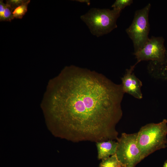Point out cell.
Segmentation results:
<instances>
[{"label": "cell", "instance_id": "6da1fadb", "mask_svg": "<svg viewBox=\"0 0 167 167\" xmlns=\"http://www.w3.org/2000/svg\"><path fill=\"white\" fill-rule=\"evenodd\" d=\"M44 108L56 137L73 142L117 140L121 84L95 71L65 67L49 84Z\"/></svg>", "mask_w": 167, "mask_h": 167}, {"label": "cell", "instance_id": "7a4b0ae2", "mask_svg": "<svg viewBox=\"0 0 167 167\" xmlns=\"http://www.w3.org/2000/svg\"><path fill=\"white\" fill-rule=\"evenodd\" d=\"M137 134V144L144 159L154 152L167 147V120L148 124Z\"/></svg>", "mask_w": 167, "mask_h": 167}, {"label": "cell", "instance_id": "3957f363", "mask_svg": "<svg viewBox=\"0 0 167 167\" xmlns=\"http://www.w3.org/2000/svg\"><path fill=\"white\" fill-rule=\"evenodd\" d=\"M121 11L113 9L93 8L81 16L91 33L99 37L110 33L117 27V21Z\"/></svg>", "mask_w": 167, "mask_h": 167}, {"label": "cell", "instance_id": "277c9868", "mask_svg": "<svg viewBox=\"0 0 167 167\" xmlns=\"http://www.w3.org/2000/svg\"><path fill=\"white\" fill-rule=\"evenodd\" d=\"M151 6V4L148 3L143 8L135 11L131 24L126 30L133 42L134 53L142 49L149 39L148 14Z\"/></svg>", "mask_w": 167, "mask_h": 167}, {"label": "cell", "instance_id": "5b68a950", "mask_svg": "<svg viewBox=\"0 0 167 167\" xmlns=\"http://www.w3.org/2000/svg\"><path fill=\"white\" fill-rule=\"evenodd\" d=\"M137 134L122 133L117 140L115 154L123 167H135L143 159L137 144Z\"/></svg>", "mask_w": 167, "mask_h": 167}, {"label": "cell", "instance_id": "8992f818", "mask_svg": "<svg viewBox=\"0 0 167 167\" xmlns=\"http://www.w3.org/2000/svg\"><path fill=\"white\" fill-rule=\"evenodd\" d=\"M162 37L152 36L143 48L134 53L137 64L142 61H150L160 65L167 64V49Z\"/></svg>", "mask_w": 167, "mask_h": 167}, {"label": "cell", "instance_id": "52a82bcc", "mask_svg": "<svg viewBox=\"0 0 167 167\" xmlns=\"http://www.w3.org/2000/svg\"><path fill=\"white\" fill-rule=\"evenodd\" d=\"M136 63L126 69L125 74L121 78L122 88L123 92L129 94L135 98L141 99L143 97L141 88L142 83L135 75L133 72Z\"/></svg>", "mask_w": 167, "mask_h": 167}, {"label": "cell", "instance_id": "ba28073f", "mask_svg": "<svg viewBox=\"0 0 167 167\" xmlns=\"http://www.w3.org/2000/svg\"><path fill=\"white\" fill-rule=\"evenodd\" d=\"M118 143L113 140L96 143L98 160H104L115 154Z\"/></svg>", "mask_w": 167, "mask_h": 167}, {"label": "cell", "instance_id": "9c48e42d", "mask_svg": "<svg viewBox=\"0 0 167 167\" xmlns=\"http://www.w3.org/2000/svg\"><path fill=\"white\" fill-rule=\"evenodd\" d=\"M99 167H123L118 160L116 154L102 160Z\"/></svg>", "mask_w": 167, "mask_h": 167}, {"label": "cell", "instance_id": "30bf717a", "mask_svg": "<svg viewBox=\"0 0 167 167\" xmlns=\"http://www.w3.org/2000/svg\"><path fill=\"white\" fill-rule=\"evenodd\" d=\"M30 2V0H28L27 2L14 9L13 14L14 18L21 19L23 17L27 11L28 6Z\"/></svg>", "mask_w": 167, "mask_h": 167}, {"label": "cell", "instance_id": "8fae6325", "mask_svg": "<svg viewBox=\"0 0 167 167\" xmlns=\"http://www.w3.org/2000/svg\"><path fill=\"white\" fill-rule=\"evenodd\" d=\"M133 2L132 0H116L112 4L111 7L115 9L122 10L128 6H130Z\"/></svg>", "mask_w": 167, "mask_h": 167}, {"label": "cell", "instance_id": "7c38bea8", "mask_svg": "<svg viewBox=\"0 0 167 167\" xmlns=\"http://www.w3.org/2000/svg\"><path fill=\"white\" fill-rule=\"evenodd\" d=\"M6 3V7L4 14V21H11L14 18L13 14L14 10L8 4Z\"/></svg>", "mask_w": 167, "mask_h": 167}, {"label": "cell", "instance_id": "4fadbf2b", "mask_svg": "<svg viewBox=\"0 0 167 167\" xmlns=\"http://www.w3.org/2000/svg\"><path fill=\"white\" fill-rule=\"evenodd\" d=\"M28 0H7L6 3L9 4L14 10L18 6L27 2Z\"/></svg>", "mask_w": 167, "mask_h": 167}, {"label": "cell", "instance_id": "5bb4252c", "mask_svg": "<svg viewBox=\"0 0 167 167\" xmlns=\"http://www.w3.org/2000/svg\"><path fill=\"white\" fill-rule=\"evenodd\" d=\"M6 7V3L2 0H0V21H4V14Z\"/></svg>", "mask_w": 167, "mask_h": 167}, {"label": "cell", "instance_id": "9a60e30c", "mask_svg": "<svg viewBox=\"0 0 167 167\" xmlns=\"http://www.w3.org/2000/svg\"><path fill=\"white\" fill-rule=\"evenodd\" d=\"M77 2H84L86 3L88 5H89L90 4V1L88 0H76Z\"/></svg>", "mask_w": 167, "mask_h": 167}, {"label": "cell", "instance_id": "2e32d148", "mask_svg": "<svg viewBox=\"0 0 167 167\" xmlns=\"http://www.w3.org/2000/svg\"><path fill=\"white\" fill-rule=\"evenodd\" d=\"M163 167H167V160L165 162Z\"/></svg>", "mask_w": 167, "mask_h": 167}, {"label": "cell", "instance_id": "e0dca14e", "mask_svg": "<svg viewBox=\"0 0 167 167\" xmlns=\"http://www.w3.org/2000/svg\"></svg>", "mask_w": 167, "mask_h": 167}]
</instances>
